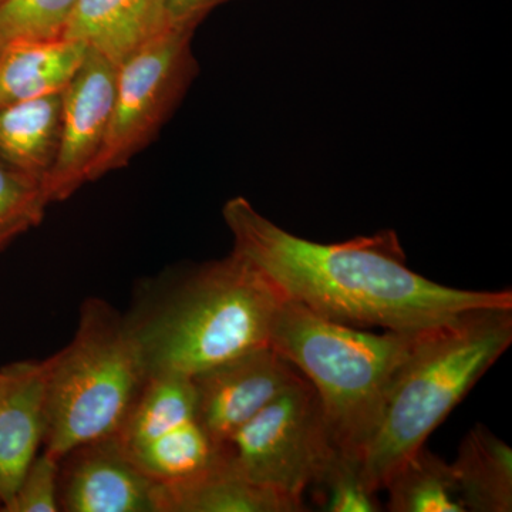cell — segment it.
<instances>
[{"mask_svg": "<svg viewBox=\"0 0 512 512\" xmlns=\"http://www.w3.org/2000/svg\"><path fill=\"white\" fill-rule=\"evenodd\" d=\"M222 217L234 238L232 251L286 299L330 322L416 332L474 309H512L511 291L448 288L416 274L393 231L320 244L279 227L242 197L229 200Z\"/></svg>", "mask_w": 512, "mask_h": 512, "instance_id": "1", "label": "cell"}, {"mask_svg": "<svg viewBox=\"0 0 512 512\" xmlns=\"http://www.w3.org/2000/svg\"><path fill=\"white\" fill-rule=\"evenodd\" d=\"M431 329L376 335L285 299L269 346L311 382L340 456L362 464L394 380Z\"/></svg>", "mask_w": 512, "mask_h": 512, "instance_id": "2", "label": "cell"}, {"mask_svg": "<svg viewBox=\"0 0 512 512\" xmlns=\"http://www.w3.org/2000/svg\"><path fill=\"white\" fill-rule=\"evenodd\" d=\"M511 343L507 308L474 309L424 336L394 380L363 458V480L373 493L426 444Z\"/></svg>", "mask_w": 512, "mask_h": 512, "instance_id": "3", "label": "cell"}, {"mask_svg": "<svg viewBox=\"0 0 512 512\" xmlns=\"http://www.w3.org/2000/svg\"><path fill=\"white\" fill-rule=\"evenodd\" d=\"M285 299L237 252L202 266L156 312L133 322L148 375L197 376L271 348L272 326Z\"/></svg>", "mask_w": 512, "mask_h": 512, "instance_id": "4", "label": "cell"}, {"mask_svg": "<svg viewBox=\"0 0 512 512\" xmlns=\"http://www.w3.org/2000/svg\"><path fill=\"white\" fill-rule=\"evenodd\" d=\"M46 453L116 436L148 379L133 322L107 303L84 305L69 346L46 359Z\"/></svg>", "mask_w": 512, "mask_h": 512, "instance_id": "5", "label": "cell"}, {"mask_svg": "<svg viewBox=\"0 0 512 512\" xmlns=\"http://www.w3.org/2000/svg\"><path fill=\"white\" fill-rule=\"evenodd\" d=\"M227 464L239 476L303 503L338 456L322 404L303 377L232 436Z\"/></svg>", "mask_w": 512, "mask_h": 512, "instance_id": "6", "label": "cell"}, {"mask_svg": "<svg viewBox=\"0 0 512 512\" xmlns=\"http://www.w3.org/2000/svg\"><path fill=\"white\" fill-rule=\"evenodd\" d=\"M194 32L168 26L117 66L110 126L89 181L126 167L173 114L197 76Z\"/></svg>", "mask_w": 512, "mask_h": 512, "instance_id": "7", "label": "cell"}, {"mask_svg": "<svg viewBox=\"0 0 512 512\" xmlns=\"http://www.w3.org/2000/svg\"><path fill=\"white\" fill-rule=\"evenodd\" d=\"M116 77V64L89 49L63 90L59 151L43 183L50 204L67 200L89 183L90 170L109 130Z\"/></svg>", "mask_w": 512, "mask_h": 512, "instance_id": "8", "label": "cell"}, {"mask_svg": "<svg viewBox=\"0 0 512 512\" xmlns=\"http://www.w3.org/2000/svg\"><path fill=\"white\" fill-rule=\"evenodd\" d=\"M302 379L272 348L235 357L192 376L198 423L225 450L244 424Z\"/></svg>", "mask_w": 512, "mask_h": 512, "instance_id": "9", "label": "cell"}, {"mask_svg": "<svg viewBox=\"0 0 512 512\" xmlns=\"http://www.w3.org/2000/svg\"><path fill=\"white\" fill-rule=\"evenodd\" d=\"M60 511L160 512L158 484L116 437L92 441L60 458Z\"/></svg>", "mask_w": 512, "mask_h": 512, "instance_id": "10", "label": "cell"}, {"mask_svg": "<svg viewBox=\"0 0 512 512\" xmlns=\"http://www.w3.org/2000/svg\"><path fill=\"white\" fill-rule=\"evenodd\" d=\"M0 389V508L12 500L46 434L47 362L5 367Z\"/></svg>", "mask_w": 512, "mask_h": 512, "instance_id": "11", "label": "cell"}, {"mask_svg": "<svg viewBox=\"0 0 512 512\" xmlns=\"http://www.w3.org/2000/svg\"><path fill=\"white\" fill-rule=\"evenodd\" d=\"M168 26L167 0H77L63 37L119 66Z\"/></svg>", "mask_w": 512, "mask_h": 512, "instance_id": "12", "label": "cell"}, {"mask_svg": "<svg viewBox=\"0 0 512 512\" xmlns=\"http://www.w3.org/2000/svg\"><path fill=\"white\" fill-rule=\"evenodd\" d=\"M76 40L22 42L0 52V107L62 93L86 59Z\"/></svg>", "mask_w": 512, "mask_h": 512, "instance_id": "13", "label": "cell"}, {"mask_svg": "<svg viewBox=\"0 0 512 512\" xmlns=\"http://www.w3.org/2000/svg\"><path fill=\"white\" fill-rule=\"evenodd\" d=\"M160 512H301L303 503L252 483L227 463L200 477L158 484Z\"/></svg>", "mask_w": 512, "mask_h": 512, "instance_id": "14", "label": "cell"}, {"mask_svg": "<svg viewBox=\"0 0 512 512\" xmlns=\"http://www.w3.org/2000/svg\"><path fill=\"white\" fill-rule=\"evenodd\" d=\"M62 128V93L0 107V158L45 183Z\"/></svg>", "mask_w": 512, "mask_h": 512, "instance_id": "15", "label": "cell"}, {"mask_svg": "<svg viewBox=\"0 0 512 512\" xmlns=\"http://www.w3.org/2000/svg\"><path fill=\"white\" fill-rule=\"evenodd\" d=\"M450 467L466 512L512 511V448L487 427L468 431Z\"/></svg>", "mask_w": 512, "mask_h": 512, "instance_id": "16", "label": "cell"}, {"mask_svg": "<svg viewBox=\"0 0 512 512\" xmlns=\"http://www.w3.org/2000/svg\"><path fill=\"white\" fill-rule=\"evenodd\" d=\"M126 453L146 476L163 485L192 480L227 463L224 448L211 440L197 419Z\"/></svg>", "mask_w": 512, "mask_h": 512, "instance_id": "17", "label": "cell"}, {"mask_svg": "<svg viewBox=\"0 0 512 512\" xmlns=\"http://www.w3.org/2000/svg\"><path fill=\"white\" fill-rule=\"evenodd\" d=\"M197 419L192 377L177 373L148 376L116 440L124 450L141 446Z\"/></svg>", "mask_w": 512, "mask_h": 512, "instance_id": "18", "label": "cell"}, {"mask_svg": "<svg viewBox=\"0 0 512 512\" xmlns=\"http://www.w3.org/2000/svg\"><path fill=\"white\" fill-rule=\"evenodd\" d=\"M392 512H466L450 464L421 447L384 484Z\"/></svg>", "mask_w": 512, "mask_h": 512, "instance_id": "19", "label": "cell"}, {"mask_svg": "<svg viewBox=\"0 0 512 512\" xmlns=\"http://www.w3.org/2000/svg\"><path fill=\"white\" fill-rule=\"evenodd\" d=\"M77 0H0V52L22 42L60 39Z\"/></svg>", "mask_w": 512, "mask_h": 512, "instance_id": "20", "label": "cell"}, {"mask_svg": "<svg viewBox=\"0 0 512 512\" xmlns=\"http://www.w3.org/2000/svg\"><path fill=\"white\" fill-rule=\"evenodd\" d=\"M49 204L42 181L20 173L0 158V252L37 227Z\"/></svg>", "mask_w": 512, "mask_h": 512, "instance_id": "21", "label": "cell"}, {"mask_svg": "<svg viewBox=\"0 0 512 512\" xmlns=\"http://www.w3.org/2000/svg\"><path fill=\"white\" fill-rule=\"evenodd\" d=\"M325 487L323 510L329 512H376L380 510L375 494L363 480L362 464L338 456L318 483Z\"/></svg>", "mask_w": 512, "mask_h": 512, "instance_id": "22", "label": "cell"}, {"mask_svg": "<svg viewBox=\"0 0 512 512\" xmlns=\"http://www.w3.org/2000/svg\"><path fill=\"white\" fill-rule=\"evenodd\" d=\"M60 460L52 454H37L20 481L18 490L3 512H59Z\"/></svg>", "mask_w": 512, "mask_h": 512, "instance_id": "23", "label": "cell"}, {"mask_svg": "<svg viewBox=\"0 0 512 512\" xmlns=\"http://www.w3.org/2000/svg\"><path fill=\"white\" fill-rule=\"evenodd\" d=\"M231 0H167V15L171 26L197 29L212 10Z\"/></svg>", "mask_w": 512, "mask_h": 512, "instance_id": "24", "label": "cell"}, {"mask_svg": "<svg viewBox=\"0 0 512 512\" xmlns=\"http://www.w3.org/2000/svg\"><path fill=\"white\" fill-rule=\"evenodd\" d=\"M6 377H8V375H6V370L5 369L0 370V389H2L3 384H5Z\"/></svg>", "mask_w": 512, "mask_h": 512, "instance_id": "25", "label": "cell"}]
</instances>
